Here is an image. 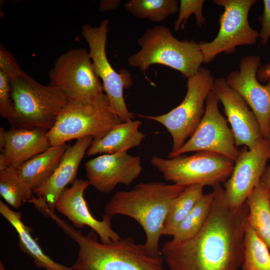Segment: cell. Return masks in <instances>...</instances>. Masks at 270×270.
Returning <instances> with one entry per match:
<instances>
[{
	"instance_id": "1",
	"label": "cell",
	"mask_w": 270,
	"mask_h": 270,
	"mask_svg": "<svg viewBox=\"0 0 270 270\" xmlns=\"http://www.w3.org/2000/svg\"><path fill=\"white\" fill-rule=\"evenodd\" d=\"M213 188L210 214L192 238L163 244L160 252L169 270H238L244 260L248 208L245 202L237 210L228 205L220 184Z\"/></svg>"
},
{
	"instance_id": "2",
	"label": "cell",
	"mask_w": 270,
	"mask_h": 270,
	"mask_svg": "<svg viewBox=\"0 0 270 270\" xmlns=\"http://www.w3.org/2000/svg\"><path fill=\"white\" fill-rule=\"evenodd\" d=\"M186 186L162 182H140L130 190L117 191L106 204L102 216L116 214L131 218L143 228L146 252L154 257L162 256L160 238L170 208Z\"/></svg>"
},
{
	"instance_id": "3",
	"label": "cell",
	"mask_w": 270,
	"mask_h": 270,
	"mask_svg": "<svg viewBox=\"0 0 270 270\" xmlns=\"http://www.w3.org/2000/svg\"><path fill=\"white\" fill-rule=\"evenodd\" d=\"M46 216L78 246L73 270H164L162 256H151L130 236L104 244L94 231L84 234L54 211L48 210Z\"/></svg>"
},
{
	"instance_id": "4",
	"label": "cell",
	"mask_w": 270,
	"mask_h": 270,
	"mask_svg": "<svg viewBox=\"0 0 270 270\" xmlns=\"http://www.w3.org/2000/svg\"><path fill=\"white\" fill-rule=\"evenodd\" d=\"M140 47L128 59L130 66L145 72L154 64H162L180 72L185 78L195 74L203 63L198 42L194 40H179L166 26L148 29L138 38Z\"/></svg>"
},
{
	"instance_id": "5",
	"label": "cell",
	"mask_w": 270,
	"mask_h": 270,
	"mask_svg": "<svg viewBox=\"0 0 270 270\" xmlns=\"http://www.w3.org/2000/svg\"><path fill=\"white\" fill-rule=\"evenodd\" d=\"M14 112L12 127L48 130L54 126L69 98L57 87L40 84L26 72L10 80Z\"/></svg>"
},
{
	"instance_id": "6",
	"label": "cell",
	"mask_w": 270,
	"mask_h": 270,
	"mask_svg": "<svg viewBox=\"0 0 270 270\" xmlns=\"http://www.w3.org/2000/svg\"><path fill=\"white\" fill-rule=\"evenodd\" d=\"M122 122L104 93L90 100H70L47 136L50 146L86 136L96 140Z\"/></svg>"
},
{
	"instance_id": "7",
	"label": "cell",
	"mask_w": 270,
	"mask_h": 270,
	"mask_svg": "<svg viewBox=\"0 0 270 270\" xmlns=\"http://www.w3.org/2000/svg\"><path fill=\"white\" fill-rule=\"evenodd\" d=\"M150 162L166 180L173 184L185 186L200 184L212 188L226 181L234 164V161L222 155L206 151L168 158L154 156Z\"/></svg>"
},
{
	"instance_id": "8",
	"label": "cell",
	"mask_w": 270,
	"mask_h": 270,
	"mask_svg": "<svg viewBox=\"0 0 270 270\" xmlns=\"http://www.w3.org/2000/svg\"><path fill=\"white\" fill-rule=\"evenodd\" d=\"M214 79L210 72L202 66L188 78L187 91L182 102L169 112L156 116L138 115L163 125L172 138L170 152L179 150L200 122L205 111L206 101L213 88Z\"/></svg>"
},
{
	"instance_id": "9",
	"label": "cell",
	"mask_w": 270,
	"mask_h": 270,
	"mask_svg": "<svg viewBox=\"0 0 270 270\" xmlns=\"http://www.w3.org/2000/svg\"><path fill=\"white\" fill-rule=\"evenodd\" d=\"M256 0H214L222 6L224 12L219 18L220 28L217 36L210 42H198L203 63H210L220 53L234 54L236 47L255 44L259 32L249 24L248 14Z\"/></svg>"
},
{
	"instance_id": "10",
	"label": "cell",
	"mask_w": 270,
	"mask_h": 270,
	"mask_svg": "<svg viewBox=\"0 0 270 270\" xmlns=\"http://www.w3.org/2000/svg\"><path fill=\"white\" fill-rule=\"evenodd\" d=\"M108 22V20H104L98 26L85 24L82 26L81 34L88 44L89 56L94 71L102 80L104 90L113 111L122 122H126L132 120L134 116L127 108L124 90L131 87L132 80L128 72H116L108 60L106 45Z\"/></svg>"
},
{
	"instance_id": "11",
	"label": "cell",
	"mask_w": 270,
	"mask_h": 270,
	"mask_svg": "<svg viewBox=\"0 0 270 270\" xmlns=\"http://www.w3.org/2000/svg\"><path fill=\"white\" fill-rule=\"evenodd\" d=\"M50 84L61 90L70 100H86L104 94L88 52L70 50L60 56L49 72Z\"/></svg>"
},
{
	"instance_id": "12",
	"label": "cell",
	"mask_w": 270,
	"mask_h": 270,
	"mask_svg": "<svg viewBox=\"0 0 270 270\" xmlns=\"http://www.w3.org/2000/svg\"><path fill=\"white\" fill-rule=\"evenodd\" d=\"M219 100L212 90L206 101L205 111L195 131L178 150L170 152L172 158L192 152L206 151L222 155L234 162L240 150L226 119L218 110Z\"/></svg>"
},
{
	"instance_id": "13",
	"label": "cell",
	"mask_w": 270,
	"mask_h": 270,
	"mask_svg": "<svg viewBox=\"0 0 270 270\" xmlns=\"http://www.w3.org/2000/svg\"><path fill=\"white\" fill-rule=\"evenodd\" d=\"M269 153L268 138L261 140L252 148L243 146L240 150L232 173L224 188L226 201L230 208H238L259 184Z\"/></svg>"
},
{
	"instance_id": "14",
	"label": "cell",
	"mask_w": 270,
	"mask_h": 270,
	"mask_svg": "<svg viewBox=\"0 0 270 270\" xmlns=\"http://www.w3.org/2000/svg\"><path fill=\"white\" fill-rule=\"evenodd\" d=\"M260 66V56L246 55L240 59L239 70L230 72L226 80L246 102L258 120L263 137L267 138L270 128V82L262 85L258 80Z\"/></svg>"
},
{
	"instance_id": "15",
	"label": "cell",
	"mask_w": 270,
	"mask_h": 270,
	"mask_svg": "<svg viewBox=\"0 0 270 270\" xmlns=\"http://www.w3.org/2000/svg\"><path fill=\"white\" fill-rule=\"evenodd\" d=\"M84 168L90 184L102 193L111 192L118 184H130L142 170L140 156L127 152L100 155L87 161Z\"/></svg>"
},
{
	"instance_id": "16",
	"label": "cell",
	"mask_w": 270,
	"mask_h": 270,
	"mask_svg": "<svg viewBox=\"0 0 270 270\" xmlns=\"http://www.w3.org/2000/svg\"><path fill=\"white\" fill-rule=\"evenodd\" d=\"M212 90L223 106L236 146L252 148L264 138L252 110L243 98L228 85L225 78L214 79Z\"/></svg>"
},
{
	"instance_id": "17",
	"label": "cell",
	"mask_w": 270,
	"mask_h": 270,
	"mask_svg": "<svg viewBox=\"0 0 270 270\" xmlns=\"http://www.w3.org/2000/svg\"><path fill=\"white\" fill-rule=\"evenodd\" d=\"M90 185L88 181L76 179L70 188H66L57 200L55 208L65 216L75 228L87 226L99 236L100 242L108 244L121 238L112 228L111 218L102 216L99 220L89 210L84 198L85 190Z\"/></svg>"
},
{
	"instance_id": "18",
	"label": "cell",
	"mask_w": 270,
	"mask_h": 270,
	"mask_svg": "<svg viewBox=\"0 0 270 270\" xmlns=\"http://www.w3.org/2000/svg\"><path fill=\"white\" fill-rule=\"evenodd\" d=\"M48 130L12 127L0 128V170L16 168L26 161L45 151L50 146Z\"/></svg>"
},
{
	"instance_id": "19",
	"label": "cell",
	"mask_w": 270,
	"mask_h": 270,
	"mask_svg": "<svg viewBox=\"0 0 270 270\" xmlns=\"http://www.w3.org/2000/svg\"><path fill=\"white\" fill-rule=\"evenodd\" d=\"M94 138L86 136L78 138L72 146H68L59 165L49 178L33 191L42 199L50 210L54 211L56 204L61 193L76 178V174L82 158Z\"/></svg>"
},
{
	"instance_id": "20",
	"label": "cell",
	"mask_w": 270,
	"mask_h": 270,
	"mask_svg": "<svg viewBox=\"0 0 270 270\" xmlns=\"http://www.w3.org/2000/svg\"><path fill=\"white\" fill-rule=\"evenodd\" d=\"M68 147L66 144L50 146L15 168L18 176L33 192L52 175Z\"/></svg>"
},
{
	"instance_id": "21",
	"label": "cell",
	"mask_w": 270,
	"mask_h": 270,
	"mask_svg": "<svg viewBox=\"0 0 270 270\" xmlns=\"http://www.w3.org/2000/svg\"><path fill=\"white\" fill-rule=\"evenodd\" d=\"M142 122L131 120L116 125L102 138L93 140L86 154L90 156L98 154H111L138 146L145 138L138 130Z\"/></svg>"
},
{
	"instance_id": "22",
	"label": "cell",
	"mask_w": 270,
	"mask_h": 270,
	"mask_svg": "<svg viewBox=\"0 0 270 270\" xmlns=\"http://www.w3.org/2000/svg\"><path fill=\"white\" fill-rule=\"evenodd\" d=\"M0 213L16 230L19 238L18 246L20 250L32 258L38 268L46 270H73L72 267L56 262L44 253L37 241L32 237L30 228L22 221L20 212L12 210L0 200Z\"/></svg>"
},
{
	"instance_id": "23",
	"label": "cell",
	"mask_w": 270,
	"mask_h": 270,
	"mask_svg": "<svg viewBox=\"0 0 270 270\" xmlns=\"http://www.w3.org/2000/svg\"><path fill=\"white\" fill-rule=\"evenodd\" d=\"M248 223L270 252V190L260 183L246 200Z\"/></svg>"
},
{
	"instance_id": "24",
	"label": "cell",
	"mask_w": 270,
	"mask_h": 270,
	"mask_svg": "<svg viewBox=\"0 0 270 270\" xmlns=\"http://www.w3.org/2000/svg\"><path fill=\"white\" fill-rule=\"evenodd\" d=\"M214 192L205 194L180 222L169 242L172 244L184 242L193 237L202 228L210 214Z\"/></svg>"
},
{
	"instance_id": "25",
	"label": "cell",
	"mask_w": 270,
	"mask_h": 270,
	"mask_svg": "<svg viewBox=\"0 0 270 270\" xmlns=\"http://www.w3.org/2000/svg\"><path fill=\"white\" fill-rule=\"evenodd\" d=\"M204 186H188L172 202L164 223L162 235L172 236L180 222L204 195Z\"/></svg>"
},
{
	"instance_id": "26",
	"label": "cell",
	"mask_w": 270,
	"mask_h": 270,
	"mask_svg": "<svg viewBox=\"0 0 270 270\" xmlns=\"http://www.w3.org/2000/svg\"><path fill=\"white\" fill-rule=\"evenodd\" d=\"M124 7L134 16L162 22L178 10L177 0H130Z\"/></svg>"
},
{
	"instance_id": "27",
	"label": "cell",
	"mask_w": 270,
	"mask_h": 270,
	"mask_svg": "<svg viewBox=\"0 0 270 270\" xmlns=\"http://www.w3.org/2000/svg\"><path fill=\"white\" fill-rule=\"evenodd\" d=\"M242 270H270V252L247 223L244 238Z\"/></svg>"
},
{
	"instance_id": "28",
	"label": "cell",
	"mask_w": 270,
	"mask_h": 270,
	"mask_svg": "<svg viewBox=\"0 0 270 270\" xmlns=\"http://www.w3.org/2000/svg\"><path fill=\"white\" fill-rule=\"evenodd\" d=\"M33 192L22 181L15 168H8L0 170V194L13 208H18L22 204L28 202Z\"/></svg>"
},
{
	"instance_id": "29",
	"label": "cell",
	"mask_w": 270,
	"mask_h": 270,
	"mask_svg": "<svg viewBox=\"0 0 270 270\" xmlns=\"http://www.w3.org/2000/svg\"><path fill=\"white\" fill-rule=\"evenodd\" d=\"M178 10V14L174 28L178 31L183 29L189 16L194 14L196 25L201 27L206 22V18L202 14V8L204 3V0H181Z\"/></svg>"
},
{
	"instance_id": "30",
	"label": "cell",
	"mask_w": 270,
	"mask_h": 270,
	"mask_svg": "<svg viewBox=\"0 0 270 270\" xmlns=\"http://www.w3.org/2000/svg\"><path fill=\"white\" fill-rule=\"evenodd\" d=\"M14 108L10 94V80L0 72V114L9 122L13 117Z\"/></svg>"
},
{
	"instance_id": "31",
	"label": "cell",
	"mask_w": 270,
	"mask_h": 270,
	"mask_svg": "<svg viewBox=\"0 0 270 270\" xmlns=\"http://www.w3.org/2000/svg\"><path fill=\"white\" fill-rule=\"evenodd\" d=\"M0 72L10 80L23 75L25 72L18 65L11 52L0 44Z\"/></svg>"
},
{
	"instance_id": "32",
	"label": "cell",
	"mask_w": 270,
	"mask_h": 270,
	"mask_svg": "<svg viewBox=\"0 0 270 270\" xmlns=\"http://www.w3.org/2000/svg\"><path fill=\"white\" fill-rule=\"evenodd\" d=\"M264 11L258 20L261 25L260 36V44L264 46L268 42L270 36V0H264Z\"/></svg>"
},
{
	"instance_id": "33",
	"label": "cell",
	"mask_w": 270,
	"mask_h": 270,
	"mask_svg": "<svg viewBox=\"0 0 270 270\" xmlns=\"http://www.w3.org/2000/svg\"><path fill=\"white\" fill-rule=\"evenodd\" d=\"M120 0H101L99 2L98 10L106 12L116 9L121 4Z\"/></svg>"
},
{
	"instance_id": "34",
	"label": "cell",
	"mask_w": 270,
	"mask_h": 270,
	"mask_svg": "<svg viewBox=\"0 0 270 270\" xmlns=\"http://www.w3.org/2000/svg\"><path fill=\"white\" fill-rule=\"evenodd\" d=\"M256 77L259 82H270V62L260 66L257 72Z\"/></svg>"
},
{
	"instance_id": "35",
	"label": "cell",
	"mask_w": 270,
	"mask_h": 270,
	"mask_svg": "<svg viewBox=\"0 0 270 270\" xmlns=\"http://www.w3.org/2000/svg\"><path fill=\"white\" fill-rule=\"evenodd\" d=\"M267 138L270 144V153L268 160H270V128ZM260 183L265 188L270 190V166H266L263 174L261 177Z\"/></svg>"
},
{
	"instance_id": "36",
	"label": "cell",
	"mask_w": 270,
	"mask_h": 270,
	"mask_svg": "<svg viewBox=\"0 0 270 270\" xmlns=\"http://www.w3.org/2000/svg\"><path fill=\"white\" fill-rule=\"evenodd\" d=\"M0 270H6L2 261H0Z\"/></svg>"
}]
</instances>
